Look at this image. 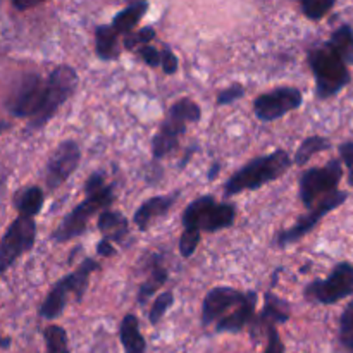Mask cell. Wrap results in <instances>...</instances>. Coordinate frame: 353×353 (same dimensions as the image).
<instances>
[{
	"mask_svg": "<svg viewBox=\"0 0 353 353\" xmlns=\"http://www.w3.org/2000/svg\"><path fill=\"white\" fill-rule=\"evenodd\" d=\"M307 62L316 79V97L319 100L333 99L350 85V69L331 47L330 40L312 45L307 52Z\"/></svg>",
	"mask_w": 353,
	"mask_h": 353,
	"instance_id": "3",
	"label": "cell"
},
{
	"mask_svg": "<svg viewBox=\"0 0 353 353\" xmlns=\"http://www.w3.org/2000/svg\"><path fill=\"white\" fill-rule=\"evenodd\" d=\"M45 81L38 72H24L12 85L9 99H7V110L16 119H33L40 110L43 102Z\"/></svg>",
	"mask_w": 353,
	"mask_h": 353,
	"instance_id": "11",
	"label": "cell"
},
{
	"mask_svg": "<svg viewBox=\"0 0 353 353\" xmlns=\"http://www.w3.org/2000/svg\"><path fill=\"white\" fill-rule=\"evenodd\" d=\"M45 203V193L40 186L30 185L17 190L12 196V205L17 210V216L37 217L41 212Z\"/></svg>",
	"mask_w": 353,
	"mask_h": 353,
	"instance_id": "20",
	"label": "cell"
},
{
	"mask_svg": "<svg viewBox=\"0 0 353 353\" xmlns=\"http://www.w3.org/2000/svg\"><path fill=\"white\" fill-rule=\"evenodd\" d=\"M119 340L124 353H145L147 341L140 331V321L134 314H126L119 324Z\"/></svg>",
	"mask_w": 353,
	"mask_h": 353,
	"instance_id": "22",
	"label": "cell"
},
{
	"mask_svg": "<svg viewBox=\"0 0 353 353\" xmlns=\"http://www.w3.org/2000/svg\"><path fill=\"white\" fill-rule=\"evenodd\" d=\"M331 47L336 54L347 62V65H353V28L350 24H341L331 33Z\"/></svg>",
	"mask_w": 353,
	"mask_h": 353,
	"instance_id": "26",
	"label": "cell"
},
{
	"mask_svg": "<svg viewBox=\"0 0 353 353\" xmlns=\"http://www.w3.org/2000/svg\"><path fill=\"white\" fill-rule=\"evenodd\" d=\"M12 7L19 12H24L28 9H33V7L40 6V0H12Z\"/></svg>",
	"mask_w": 353,
	"mask_h": 353,
	"instance_id": "39",
	"label": "cell"
},
{
	"mask_svg": "<svg viewBox=\"0 0 353 353\" xmlns=\"http://www.w3.org/2000/svg\"><path fill=\"white\" fill-rule=\"evenodd\" d=\"M343 178V162L340 159H331L323 168H310L300 174L299 179V195L303 207L314 209L317 200H324L326 196L338 192Z\"/></svg>",
	"mask_w": 353,
	"mask_h": 353,
	"instance_id": "8",
	"label": "cell"
},
{
	"mask_svg": "<svg viewBox=\"0 0 353 353\" xmlns=\"http://www.w3.org/2000/svg\"><path fill=\"white\" fill-rule=\"evenodd\" d=\"M247 299V293L233 288V286H216L203 296L202 303V326L207 327L219 323L228 316V310L236 309Z\"/></svg>",
	"mask_w": 353,
	"mask_h": 353,
	"instance_id": "15",
	"label": "cell"
},
{
	"mask_svg": "<svg viewBox=\"0 0 353 353\" xmlns=\"http://www.w3.org/2000/svg\"><path fill=\"white\" fill-rule=\"evenodd\" d=\"M245 92L247 90H245L243 85H240V83H231L230 86H226V88L217 93V105H230V103H234L236 100L243 99Z\"/></svg>",
	"mask_w": 353,
	"mask_h": 353,
	"instance_id": "32",
	"label": "cell"
},
{
	"mask_svg": "<svg viewBox=\"0 0 353 353\" xmlns=\"http://www.w3.org/2000/svg\"><path fill=\"white\" fill-rule=\"evenodd\" d=\"M169 279V272L168 269L164 268L161 261V255L155 254L152 255V262H150V276L145 279L143 283L138 288V295H137V302L140 303L141 307L147 305L148 300L157 293V290H161L162 286L165 285V281Z\"/></svg>",
	"mask_w": 353,
	"mask_h": 353,
	"instance_id": "21",
	"label": "cell"
},
{
	"mask_svg": "<svg viewBox=\"0 0 353 353\" xmlns=\"http://www.w3.org/2000/svg\"><path fill=\"white\" fill-rule=\"evenodd\" d=\"M264 353H286L285 343H283L278 327H271L268 331V345H265Z\"/></svg>",
	"mask_w": 353,
	"mask_h": 353,
	"instance_id": "36",
	"label": "cell"
},
{
	"mask_svg": "<svg viewBox=\"0 0 353 353\" xmlns=\"http://www.w3.org/2000/svg\"><path fill=\"white\" fill-rule=\"evenodd\" d=\"M137 54L140 55V59L148 65V68H159V65L162 64V54L154 47V45H145V47L138 48Z\"/></svg>",
	"mask_w": 353,
	"mask_h": 353,
	"instance_id": "34",
	"label": "cell"
},
{
	"mask_svg": "<svg viewBox=\"0 0 353 353\" xmlns=\"http://www.w3.org/2000/svg\"><path fill=\"white\" fill-rule=\"evenodd\" d=\"M119 33L112 28V24H99L95 28V54L100 61L109 62L119 59Z\"/></svg>",
	"mask_w": 353,
	"mask_h": 353,
	"instance_id": "23",
	"label": "cell"
},
{
	"mask_svg": "<svg viewBox=\"0 0 353 353\" xmlns=\"http://www.w3.org/2000/svg\"><path fill=\"white\" fill-rule=\"evenodd\" d=\"M334 6H336L334 0H302L300 2L302 14L310 21H321L326 17Z\"/></svg>",
	"mask_w": 353,
	"mask_h": 353,
	"instance_id": "29",
	"label": "cell"
},
{
	"mask_svg": "<svg viewBox=\"0 0 353 353\" xmlns=\"http://www.w3.org/2000/svg\"><path fill=\"white\" fill-rule=\"evenodd\" d=\"M347 181H348V185H350L352 188H353V169H350V172H348V178H347Z\"/></svg>",
	"mask_w": 353,
	"mask_h": 353,
	"instance_id": "43",
	"label": "cell"
},
{
	"mask_svg": "<svg viewBox=\"0 0 353 353\" xmlns=\"http://www.w3.org/2000/svg\"><path fill=\"white\" fill-rule=\"evenodd\" d=\"M202 119V109L190 97L176 100L165 112L164 121L152 138V157L161 161L179 147V140L186 133L188 124H196Z\"/></svg>",
	"mask_w": 353,
	"mask_h": 353,
	"instance_id": "4",
	"label": "cell"
},
{
	"mask_svg": "<svg viewBox=\"0 0 353 353\" xmlns=\"http://www.w3.org/2000/svg\"><path fill=\"white\" fill-rule=\"evenodd\" d=\"M9 345H10V338L6 336L2 340V348H3V350H7V348H9Z\"/></svg>",
	"mask_w": 353,
	"mask_h": 353,
	"instance_id": "42",
	"label": "cell"
},
{
	"mask_svg": "<svg viewBox=\"0 0 353 353\" xmlns=\"http://www.w3.org/2000/svg\"><path fill=\"white\" fill-rule=\"evenodd\" d=\"M43 340L47 353H71L68 333L59 324H50L43 330Z\"/></svg>",
	"mask_w": 353,
	"mask_h": 353,
	"instance_id": "27",
	"label": "cell"
},
{
	"mask_svg": "<svg viewBox=\"0 0 353 353\" xmlns=\"http://www.w3.org/2000/svg\"><path fill=\"white\" fill-rule=\"evenodd\" d=\"M97 228H99L103 240H109L112 243H123L130 234V223H128L126 217L112 209L103 210L97 217Z\"/></svg>",
	"mask_w": 353,
	"mask_h": 353,
	"instance_id": "19",
	"label": "cell"
},
{
	"mask_svg": "<svg viewBox=\"0 0 353 353\" xmlns=\"http://www.w3.org/2000/svg\"><path fill=\"white\" fill-rule=\"evenodd\" d=\"M340 345L348 353H353V300L347 303L340 317V330H338Z\"/></svg>",
	"mask_w": 353,
	"mask_h": 353,
	"instance_id": "28",
	"label": "cell"
},
{
	"mask_svg": "<svg viewBox=\"0 0 353 353\" xmlns=\"http://www.w3.org/2000/svg\"><path fill=\"white\" fill-rule=\"evenodd\" d=\"M236 219V205L230 202H217L212 195H202L190 202L183 212V231L193 234L217 233L228 230Z\"/></svg>",
	"mask_w": 353,
	"mask_h": 353,
	"instance_id": "6",
	"label": "cell"
},
{
	"mask_svg": "<svg viewBox=\"0 0 353 353\" xmlns=\"http://www.w3.org/2000/svg\"><path fill=\"white\" fill-rule=\"evenodd\" d=\"M95 250H97V255L102 259H109V257H112V255H116V248H114L112 241L103 240V238H100V241L97 243Z\"/></svg>",
	"mask_w": 353,
	"mask_h": 353,
	"instance_id": "38",
	"label": "cell"
},
{
	"mask_svg": "<svg viewBox=\"0 0 353 353\" xmlns=\"http://www.w3.org/2000/svg\"><path fill=\"white\" fill-rule=\"evenodd\" d=\"M338 152H340V161L343 162L345 168L353 169V141H343V143H340Z\"/></svg>",
	"mask_w": 353,
	"mask_h": 353,
	"instance_id": "37",
	"label": "cell"
},
{
	"mask_svg": "<svg viewBox=\"0 0 353 353\" xmlns=\"http://www.w3.org/2000/svg\"><path fill=\"white\" fill-rule=\"evenodd\" d=\"M200 240H202V234H193L183 231L181 238H179V254L183 259H190L199 248Z\"/></svg>",
	"mask_w": 353,
	"mask_h": 353,
	"instance_id": "33",
	"label": "cell"
},
{
	"mask_svg": "<svg viewBox=\"0 0 353 353\" xmlns=\"http://www.w3.org/2000/svg\"><path fill=\"white\" fill-rule=\"evenodd\" d=\"M155 38V30L152 26H143L138 31H133V33L123 37V47L126 50L133 52L138 50V48L145 47V45H152Z\"/></svg>",
	"mask_w": 353,
	"mask_h": 353,
	"instance_id": "30",
	"label": "cell"
},
{
	"mask_svg": "<svg viewBox=\"0 0 353 353\" xmlns=\"http://www.w3.org/2000/svg\"><path fill=\"white\" fill-rule=\"evenodd\" d=\"M219 172H221V164L217 161L212 162V165H210L209 171H207V179H209V181H214V179H217Z\"/></svg>",
	"mask_w": 353,
	"mask_h": 353,
	"instance_id": "40",
	"label": "cell"
},
{
	"mask_svg": "<svg viewBox=\"0 0 353 353\" xmlns=\"http://www.w3.org/2000/svg\"><path fill=\"white\" fill-rule=\"evenodd\" d=\"M257 303H259V293L250 290L247 293V299L243 300L241 305H238L233 312L228 314L226 317L219 321L216 324V331L217 333H231V334H238L241 331H245L247 327L252 326L255 319V310H257Z\"/></svg>",
	"mask_w": 353,
	"mask_h": 353,
	"instance_id": "18",
	"label": "cell"
},
{
	"mask_svg": "<svg viewBox=\"0 0 353 353\" xmlns=\"http://www.w3.org/2000/svg\"><path fill=\"white\" fill-rule=\"evenodd\" d=\"M37 241V221L17 216L3 233L0 241V274H6L14 262L31 252Z\"/></svg>",
	"mask_w": 353,
	"mask_h": 353,
	"instance_id": "10",
	"label": "cell"
},
{
	"mask_svg": "<svg viewBox=\"0 0 353 353\" xmlns=\"http://www.w3.org/2000/svg\"><path fill=\"white\" fill-rule=\"evenodd\" d=\"M292 317V307L288 300L281 299L276 293L265 292L264 293V307L261 312L255 316L254 323L250 326L252 340L259 341L261 334L268 333L271 327H276L278 324H286Z\"/></svg>",
	"mask_w": 353,
	"mask_h": 353,
	"instance_id": "16",
	"label": "cell"
},
{
	"mask_svg": "<svg viewBox=\"0 0 353 353\" xmlns=\"http://www.w3.org/2000/svg\"><path fill=\"white\" fill-rule=\"evenodd\" d=\"M302 103L303 95L296 86H278L254 100V114L261 123H272L300 109Z\"/></svg>",
	"mask_w": 353,
	"mask_h": 353,
	"instance_id": "13",
	"label": "cell"
},
{
	"mask_svg": "<svg viewBox=\"0 0 353 353\" xmlns=\"http://www.w3.org/2000/svg\"><path fill=\"white\" fill-rule=\"evenodd\" d=\"M148 7H150V3L143 2V0L131 2L130 6H126L124 9H121L119 12L114 16L112 23L110 24H112V28L117 31V33L123 34V37H126V34L133 33L134 26H137V24L143 19L145 14H147V10H148Z\"/></svg>",
	"mask_w": 353,
	"mask_h": 353,
	"instance_id": "24",
	"label": "cell"
},
{
	"mask_svg": "<svg viewBox=\"0 0 353 353\" xmlns=\"http://www.w3.org/2000/svg\"><path fill=\"white\" fill-rule=\"evenodd\" d=\"M181 192L174 190L169 195H155L150 199L145 200L140 207L133 212V223L141 233L148 231V228L155 223V221L162 219L164 216H168L171 212V209L174 207V203L178 202Z\"/></svg>",
	"mask_w": 353,
	"mask_h": 353,
	"instance_id": "17",
	"label": "cell"
},
{
	"mask_svg": "<svg viewBox=\"0 0 353 353\" xmlns=\"http://www.w3.org/2000/svg\"><path fill=\"white\" fill-rule=\"evenodd\" d=\"M174 305V293L172 292H162L157 299L152 303V309L148 312V323L150 324H159L162 321V317L168 314V310Z\"/></svg>",
	"mask_w": 353,
	"mask_h": 353,
	"instance_id": "31",
	"label": "cell"
},
{
	"mask_svg": "<svg viewBox=\"0 0 353 353\" xmlns=\"http://www.w3.org/2000/svg\"><path fill=\"white\" fill-rule=\"evenodd\" d=\"M78 83V72L71 65L62 64L52 69L47 81H45L43 102H41V107L37 116L28 123V133H34V131H40L41 128L47 126L48 121L59 112V109L74 95Z\"/></svg>",
	"mask_w": 353,
	"mask_h": 353,
	"instance_id": "7",
	"label": "cell"
},
{
	"mask_svg": "<svg viewBox=\"0 0 353 353\" xmlns=\"http://www.w3.org/2000/svg\"><path fill=\"white\" fill-rule=\"evenodd\" d=\"M347 199H348V193L340 192V190L334 192L333 195L326 196V199L321 200L314 209H310L305 216L299 217V221H296L293 226L279 231L274 238V243L278 245L279 248H285L288 247V245L296 243V241L302 240L303 236H307V234H309L310 231L321 223L323 217H326L327 214L333 212V210H336L338 207L343 205V203L347 202Z\"/></svg>",
	"mask_w": 353,
	"mask_h": 353,
	"instance_id": "12",
	"label": "cell"
},
{
	"mask_svg": "<svg viewBox=\"0 0 353 353\" xmlns=\"http://www.w3.org/2000/svg\"><path fill=\"white\" fill-rule=\"evenodd\" d=\"M83 192H85V200L79 202L72 210H69L52 233V240L55 243H68L74 238L83 236L90 219L97 214L100 216L103 210H109L116 199L114 185H109L105 181V174L102 171L92 172L86 178Z\"/></svg>",
	"mask_w": 353,
	"mask_h": 353,
	"instance_id": "1",
	"label": "cell"
},
{
	"mask_svg": "<svg viewBox=\"0 0 353 353\" xmlns=\"http://www.w3.org/2000/svg\"><path fill=\"white\" fill-rule=\"evenodd\" d=\"M331 147H333V141H331L330 138L323 137V134H312V137L305 138V140L299 145L295 155H293V164L303 168V165L309 164L317 154L330 150Z\"/></svg>",
	"mask_w": 353,
	"mask_h": 353,
	"instance_id": "25",
	"label": "cell"
},
{
	"mask_svg": "<svg viewBox=\"0 0 353 353\" xmlns=\"http://www.w3.org/2000/svg\"><path fill=\"white\" fill-rule=\"evenodd\" d=\"M81 162V148L78 141L64 140L54 148L43 169V181L50 192L64 185L76 172Z\"/></svg>",
	"mask_w": 353,
	"mask_h": 353,
	"instance_id": "14",
	"label": "cell"
},
{
	"mask_svg": "<svg viewBox=\"0 0 353 353\" xmlns=\"http://www.w3.org/2000/svg\"><path fill=\"white\" fill-rule=\"evenodd\" d=\"M195 150H196V147H190L188 150H186V154L183 155V159H181V161H179V165H178L179 169H185V165L188 164L190 159L193 157V154H195Z\"/></svg>",
	"mask_w": 353,
	"mask_h": 353,
	"instance_id": "41",
	"label": "cell"
},
{
	"mask_svg": "<svg viewBox=\"0 0 353 353\" xmlns=\"http://www.w3.org/2000/svg\"><path fill=\"white\" fill-rule=\"evenodd\" d=\"M161 54H162V64H161L162 71H164L165 74H169V76L176 74V72H178V68H179L178 55H176L174 52H172L171 48L168 47V45L162 48Z\"/></svg>",
	"mask_w": 353,
	"mask_h": 353,
	"instance_id": "35",
	"label": "cell"
},
{
	"mask_svg": "<svg viewBox=\"0 0 353 353\" xmlns=\"http://www.w3.org/2000/svg\"><path fill=\"white\" fill-rule=\"evenodd\" d=\"M309 302L319 305H334L353 295V264L338 262L326 279H314L303 290Z\"/></svg>",
	"mask_w": 353,
	"mask_h": 353,
	"instance_id": "9",
	"label": "cell"
},
{
	"mask_svg": "<svg viewBox=\"0 0 353 353\" xmlns=\"http://www.w3.org/2000/svg\"><path fill=\"white\" fill-rule=\"evenodd\" d=\"M292 165L293 159L290 157L285 148H278L271 154L252 159L224 183V196H234L243 192H255V190L281 178Z\"/></svg>",
	"mask_w": 353,
	"mask_h": 353,
	"instance_id": "2",
	"label": "cell"
},
{
	"mask_svg": "<svg viewBox=\"0 0 353 353\" xmlns=\"http://www.w3.org/2000/svg\"><path fill=\"white\" fill-rule=\"evenodd\" d=\"M99 269V262L92 257H86L79 262L78 268L72 272L65 274L55 285L43 299V302L38 307V316L45 321H55L64 314L65 307L69 303V296H74V302L79 303L85 296L88 288L90 276Z\"/></svg>",
	"mask_w": 353,
	"mask_h": 353,
	"instance_id": "5",
	"label": "cell"
}]
</instances>
